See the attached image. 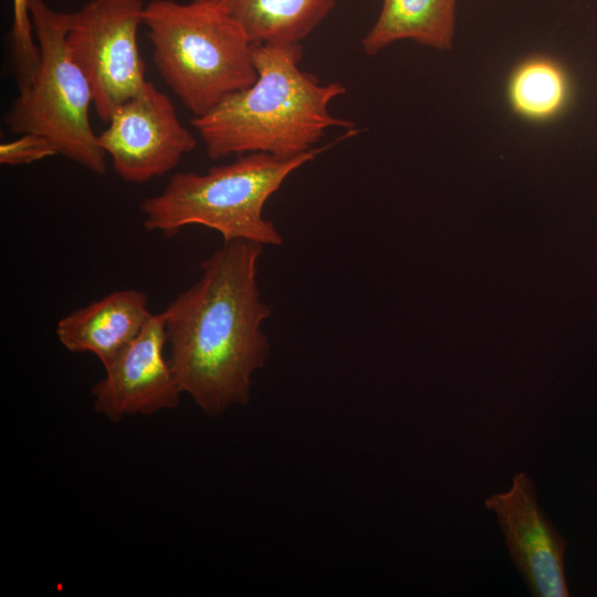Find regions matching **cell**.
<instances>
[{
  "mask_svg": "<svg viewBox=\"0 0 597 597\" xmlns=\"http://www.w3.org/2000/svg\"><path fill=\"white\" fill-rule=\"evenodd\" d=\"M261 253L256 243L223 242L201 261L200 277L163 312L178 387L208 417L247 405L253 375L270 356L261 326L272 307L258 283Z\"/></svg>",
  "mask_w": 597,
  "mask_h": 597,
  "instance_id": "1",
  "label": "cell"
},
{
  "mask_svg": "<svg viewBox=\"0 0 597 597\" xmlns=\"http://www.w3.org/2000/svg\"><path fill=\"white\" fill-rule=\"evenodd\" d=\"M252 54L255 82L191 119L210 159L250 153L293 157L313 149L331 127L355 128L329 112L346 87L322 84L301 70L302 44L253 43Z\"/></svg>",
  "mask_w": 597,
  "mask_h": 597,
  "instance_id": "2",
  "label": "cell"
},
{
  "mask_svg": "<svg viewBox=\"0 0 597 597\" xmlns=\"http://www.w3.org/2000/svg\"><path fill=\"white\" fill-rule=\"evenodd\" d=\"M324 150L314 147L293 157L250 153L203 174L177 172L161 192L140 202L144 229L174 237L199 224L219 232L224 243L282 245V234L263 216L264 206L293 171Z\"/></svg>",
  "mask_w": 597,
  "mask_h": 597,
  "instance_id": "3",
  "label": "cell"
},
{
  "mask_svg": "<svg viewBox=\"0 0 597 597\" xmlns=\"http://www.w3.org/2000/svg\"><path fill=\"white\" fill-rule=\"evenodd\" d=\"M143 24L157 71L193 117L256 80L253 42L216 0H151Z\"/></svg>",
  "mask_w": 597,
  "mask_h": 597,
  "instance_id": "4",
  "label": "cell"
},
{
  "mask_svg": "<svg viewBox=\"0 0 597 597\" xmlns=\"http://www.w3.org/2000/svg\"><path fill=\"white\" fill-rule=\"evenodd\" d=\"M29 7L40 66L33 82L19 92L4 123L15 134L48 138L57 155L104 175L106 154L90 122L92 90L66 42L67 12L54 10L44 0H30Z\"/></svg>",
  "mask_w": 597,
  "mask_h": 597,
  "instance_id": "5",
  "label": "cell"
},
{
  "mask_svg": "<svg viewBox=\"0 0 597 597\" xmlns=\"http://www.w3.org/2000/svg\"><path fill=\"white\" fill-rule=\"evenodd\" d=\"M144 10L143 0H90L67 12L66 42L104 123L148 82L138 45Z\"/></svg>",
  "mask_w": 597,
  "mask_h": 597,
  "instance_id": "6",
  "label": "cell"
},
{
  "mask_svg": "<svg viewBox=\"0 0 597 597\" xmlns=\"http://www.w3.org/2000/svg\"><path fill=\"white\" fill-rule=\"evenodd\" d=\"M107 124L97 135L98 145L111 157L116 175L130 184L167 174L197 145L168 95L149 81Z\"/></svg>",
  "mask_w": 597,
  "mask_h": 597,
  "instance_id": "7",
  "label": "cell"
},
{
  "mask_svg": "<svg viewBox=\"0 0 597 597\" xmlns=\"http://www.w3.org/2000/svg\"><path fill=\"white\" fill-rule=\"evenodd\" d=\"M504 535L511 561L535 597L569 596L565 575L567 542L537 501L534 481L519 472L507 491L484 501Z\"/></svg>",
  "mask_w": 597,
  "mask_h": 597,
  "instance_id": "8",
  "label": "cell"
},
{
  "mask_svg": "<svg viewBox=\"0 0 597 597\" xmlns=\"http://www.w3.org/2000/svg\"><path fill=\"white\" fill-rule=\"evenodd\" d=\"M166 344L164 315L153 314L139 335L104 367L105 377L92 388L94 410L119 421L176 408L181 391L164 355Z\"/></svg>",
  "mask_w": 597,
  "mask_h": 597,
  "instance_id": "9",
  "label": "cell"
},
{
  "mask_svg": "<svg viewBox=\"0 0 597 597\" xmlns=\"http://www.w3.org/2000/svg\"><path fill=\"white\" fill-rule=\"evenodd\" d=\"M151 315L144 292L119 290L62 317L56 336L71 353L94 354L106 367L139 335Z\"/></svg>",
  "mask_w": 597,
  "mask_h": 597,
  "instance_id": "10",
  "label": "cell"
},
{
  "mask_svg": "<svg viewBox=\"0 0 597 597\" xmlns=\"http://www.w3.org/2000/svg\"><path fill=\"white\" fill-rule=\"evenodd\" d=\"M455 6L457 0H383L362 48L367 55H376L397 41L411 40L436 50H451Z\"/></svg>",
  "mask_w": 597,
  "mask_h": 597,
  "instance_id": "11",
  "label": "cell"
},
{
  "mask_svg": "<svg viewBox=\"0 0 597 597\" xmlns=\"http://www.w3.org/2000/svg\"><path fill=\"white\" fill-rule=\"evenodd\" d=\"M254 44H301L329 14L336 0H216Z\"/></svg>",
  "mask_w": 597,
  "mask_h": 597,
  "instance_id": "12",
  "label": "cell"
},
{
  "mask_svg": "<svg viewBox=\"0 0 597 597\" xmlns=\"http://www.w3.org/2000/svg\"><path fill=\"white\" fill-rule=\"evenodd\" d=\"M569 83L564 69L548 56H531L516 65L507 81L512 111L532 122L555 117L567 103Z\"/></svg>",
  "mask_w": 597,
  "mask_h": 597,
  "instance_id": "13",
  "label": "cell"
},
{
  "mask_svg": "<svg viewBox=\"0 0 597 597\" xmlns=\"http://www.w3.org/2000/svg\"><path fill=\"white\" fill-rule=\"evenodd\" d=\"M29 3L30 0H12L10 53L19 92L33 82L41 61Z\"/></svg>",
  "mask_w": 597,
  "mask_h": 597,
  "instance_id": "14",
  "label": "cell"
},
{
  "mask_svg": "<svg viewBox=\"0 0 597 597\" xmlns=\"http://www.w3.org/2000/svg\"><path fill=\"white\" fill-rule=\"evenodd\" d=\"M55 155L57 151L54 145L48 138L33 133L20 134V137L0 144L2 165H30Z\"/></svg>",
  "mask_w": 597,
  "mask_h": 597,
  "instance_id": "15",
  "label": "cell"
}]
</instances>
